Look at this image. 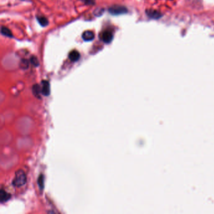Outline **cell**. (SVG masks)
Listing matches in <instances>:
<instances>
[{
  "instance_id": "obj_11",
  "label": "cell",
  "mask_w": 214,
  "mask_h": 214,
  "mask_svg": "<svg viewBox=\"0 0 214 214\" xmlns=\"http://www.w3.org/2000/svg\"><path fill=\"white\" fill-rule=\"evenodd\" d=\"M37 20H38L39 23L42 26H45L49 24V21L45 17H43V16L38 17L37 18Z\"/></svg>"
},
{
  "instance_id": "obj_2",
  "label": "cell",
  "mask_w": 214,
  "mask_h": 214,
  "mask_svg": "<svg viewBox=\"0 0 214 214\" xmlns=\"http://www.w3.org/2000/svg\"><path fill=\"white\" fill-rule=\"evenodd\" d=\"M109 11L113 15H120V14H124L127 13L128 10L126 8L123 6H113L109 8Z\"/></svg>"
},
{
  "instance_id": "obj_7",
  "label": "cell",
  "mask_w": 214,
  "mask_h": 214,
  "mask_svg": "<svg viewBox=\"0 0 214 214\" xmlns=\"http://www.w3.org/2000/svg\"><path fill=\"white\" fill-rule=\"evenodd\" d=\"M80 54L77 50H73L71 52H70L68 54V57L70 60L72 62H76L77 60L80 58Z\"/></svg>"
},
{
  "instance_id": "obj_5",
  "label": "cell",
  "mask_w": 214,
  "mask_h": 214,
  "mask_svg": "<svg viewBox=\"0 0 214 214\" xmlns=\"http://www.w3.org/2000/svg\"><path fill=\"white\" fill-rule=\"evenodd\" d=\"M82 39L84 41H92L94 39V34L92 31H86L82 34Z\"/></svg>"
},
{
  "instance_id": "obj_10",
  "label": "cell",
  "mask_w": 214,
  "mask_h": 214,
  "mask_svg": "<svg viewBox=\"0 0 214 214\" xmlns=\"http://www.w3.org/2000/svg\"><path fill=\"white\" fill-rule=\"evenodd\" d=\"M1 34L9 37H12L13 36L11 31L5 26H1Z\"/></svg>"
},
{
  "instance_id": "obj_9",
  "label": "cell",
  "mask_w": 214,
  "mask_h": 214,
  "mask_svg": "<svg viewBox=\"0 0 214 214\" xmlns=\"http://www.w3.org/2000/svg\"><path fill=\"white\" fill-rule=\"evenodd\" d=\"M148 15L153 18H158L161 17V15L159 13V12H157L156 11H153V10H149L146 11Z\"/></svg>"
},
{
  "instance_id": "obj_13",
  "label": "cell",
  "mask_w": 214,
  "mask_h": 214,
  "mask_svg": "<svg viewBox=\"0 0 214 214\" xmlns=\"http://www.w3.org/2000/svg\"><path fill=\"white\" fill-rule=\"evenodd\" d=\"M30 62L31 63L32 65H34V66L35 67H37L39 66V60L37 59V58L36 57H34V56H32L31 58H30Z\"/></svg>"
},
{
  "instance_id": "obj_8",
  "label": "cell",
  "mask_w": 214,
  "mask_h": 214,
  "mask_svg": "<svg viewBox=\"0 0 214 214\" xmlns=\"http://www.w3.org/2000/svg\"><path fill=\"white\" fill-rule=\"evenodd\" d=\"M11 195L10 193H7L4 190H1L0 192V200H1V202L3 203L8 201L9 199L10 198Z\"/></svg>"
},
{
  "instance_id": "obj_4",
  "label": "cell",
  "mask_w": 214,
  "mask_h": 214,
  "mask_svg": "<svg viewBox=\"0 0 214 214\" xmlns=\"http://www.w3.org/2000/svg\"><path fill=\"white\" fill-rule=\"evenodd\" d=\"M41 93H42L43 95L46 96H49L50 92L49 82L46 81H43L41 82Z\"/></svg>"
},
{
  "instance_id": "obj_15",
  "label": "cell",
  "mask_w": 214,
  "mask_h": 214,
  "mask_svg": "<svg viewBox=\"0 0 214 214\" xmlns=\"http://www.w3.org/2000/svg\"><path fill=\"white\" fill-rule=\"evenodd\" d=\"M83 1H84L86 4H94V0H82Z\"/></svg>"
},
{
  "instance_id": "obj_3",
  "label": "cell",
  "mask_w": 214,
  "mask_h": 214,
  "mask_svg": "<svg viewBox=\"0 0 214 214\" xmlns=\"http://www.w3.org/2000/svg\"><path fill=\"white\" fill-rule=\"evenodd\" d=\"M101 39L106 44H109L111 42V41L113 39V35L109 31H105L102 33L101 35Z\"/></svg>"
},
{
  "instance_id": "obj_12",
  "label": "cell",
  "mask_w": 214,
  "mask_h": 214,
  "mask_svg": "<svg viewBox=\"0 0 214 214\" xmlns=\"http://www.w3.org/2000/svg\"><path fill=\"white\" fill-rule=\"evenodd\" d=\"M44 176L42 175H40L38 179V183H39V188L41 190H43L44 187Z\"/></svg>"
},
{
  "instance_id": "obj_1",
  "label": "cell",
  "mask_w": 214,
  "mask_h": 214,
  "mask_svg": "<svg viewBox=\"0 0 214 214\" xmlns=\"http://www.w3.org/2000/svg\"><path fill=\"white\" fill-rule=\"evenodd\" d=\"M26 182V176L22 170H19L16 171L15 178L13 180V185L15 187H21Z\"/></svg>"
},
{
  "instance_id": "obj_14",
  "label": "cell",
  "mask_w": 214,
  "mask_h": 214,
  "mask_svg": "<svg viewBox=\"0 0 214 214\" xmlns=\"http://www.w3.org/2000/svg\"><path fill=\"white\" fill-rule=\"evenodd\" d=\"M20 67L23 69H26L29 67V62H28L26 60H21L20 63Z\"/></svg>"
},
{
  "instance_id": "obj_6",
  "label": "cell",
  "mask_w": 214,
  "mask_h": 214,
  "mask_svg": "<svg viewBox=\"0 0 214 214\" xmlns=\"http://www.w3.org/2000/svg\"><path fill=\"white\" fill-rule=\"evenodd\" d=\"M32 91H33L34 95L38 99H41V94H42L41 93V87L39 84H35L33 86L32 88Z\"/></svg>"
}]
</instances>
